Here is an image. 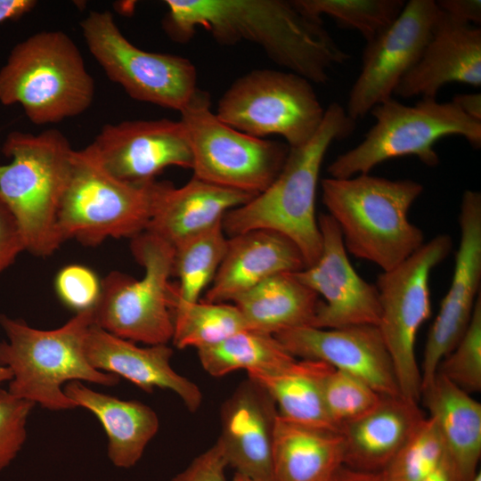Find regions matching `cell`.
<instances>
[{"instance_id": "obj_1", "label": "cell", "mask_w": 481, "mask_h": 481, "mask_svg": "<svg viewBox=\"0 0 481 481\" xmlns=\"http://www.w3.org/2000/svg\"><path fill=\"white\" fill-rule=\"evenodd\" d=\"M163 29L174 41H189L204 29L220 44L247 41L276 64L311 83L324 84L328 70L350 59L322 20L285 0H166Z\"/></svg>"}, {"instance_id": "obj_2", "label": "cell", "mask_w": 481, "mask_h": 481, "mask_svg": "<svg viewBox=\"0 0 481 481\" xmlns=\"http://www.w3.org/2000/svg\"><path fill=\"white\" fill-rule=\"evenodd\" d=\"M355 126L356 121L339 103H330L314 136L298 147H289L281 171L269 187L224 216L222 227L225 235L229 238L252 230L273 231L298 246L306 267L315 264L322 252L315 216L321 167L330 144L350 135Z\"/></svg>"}, {"instance_id": "obj_3", "label": "cell", "mask_w": 481, "mask_h": 481, "mask_svg": "<svg viewBox=\"0 0 481 481\" xmlns=\"http://www.w3.org/2000/svg\"><path fill=\"white\" fill-rule=\"evenodd\" d=\"M322 200L338 224L346 251L383 272L399 265L425 242L408 213L423 192L411 179L361 174L321 181Z\"/></svg>"}, {"instance_id": "obj_4", "label": "cell", "mask_w": 481, "mask_h": 481, "mask_svg": "<svg viewBox=\"0 0 481 481\" xmlns=\"http://www.w3.org/2000/svg\"><path fill=\"white\" fill-rule=\"evenodd\" d=\"M94 322V308L77 313L64 325L47 330L0 314V326L7 338L0 342V364L12 373L7 390L45 409L63 411L77 407L63 392L68 382L117 385L118 376L94 369L86 360L85 339Z\"/></svg>"}, {"instance_id": "obj_5", "label": "cell", "mask_w": 481, "mask_h": 481, "mask_svg": "<svg viewBox=\"0 0 481 481\" xmlns=\"http://www.w3.org/2000/svg\"><path fill=\"white\" fill-rule=\"evenodd\" d=\"M94 93L77 45L61 30L39 31L20 41L0 69V102L20 104L37 126L80 115Z\"/></svg>"}, {"instance_id": "obj_6", "label": "cell", "mask_w": 481, "mask_h": 481, "mask_svg": "<svg viewBox=\"0 0 481 481\" xmlns=\"http://www.w3.org/2000/svg\"><path fill=\"white\" fill-rule=\"evenodd\" d=\"M2 151L11 162L0 164V194L20 227L26 250L52 255L62 244L57 218L74 150L61 131L50 128L37 135L12 131Z\"/></svg>"}, {"instance_id": "obj_7", "label": "cell", "mask_w": 481, "mask_h": 481, "mask_svg": "<svg viewBox=\"0 0 481 481\" xmlns=\"http://www.w3.org/2000/svg\"><path fill=\"white\" fill-rule=\"evenodd\" d=\"M164 184L122 181L100 164L88 146L74 150L57 218L60 240L97 246L108 238L133 239L146 231Z\"/></svg>"}, {"instance_id": "obj_8", "label": "cell", "mask_w": 481, "mask_h": 481, "mask_svg": "<svg viewBox=\"0 0 481 481\" xmlns=\"http://www.w3.org/2000/svg\"><path fill=\"white\" fill-rule=\"evenodd\" d=\"M370 113L375 124L361 143L329 165L330 177L369 174L377 165L404 156H416L426 166L436 167L439 157L435 143L448 135L462 136L475 149L481 146V121L467 116L452 101L421 98L408 106L391 97Z\"/></svg>"}, {"instance_id": "obj_9", "label": "cell", "mask_w": 481, "mask_h": 481, "mask_svg": "<svg viewBox=\"0 0 481 481\" xmlns=\"http://www.w3.org/2000/svg\"><path fill=\"white\" fill-rule=\"evenodd\" d=\"M131 249L143 267L137 280L114 271L102 281L94 321L106 331L147 345L167 344L174 332L171 308L174 247L143 232L134 237Z\"/></svg>"}, {"instance_id": "obj_10", "label": "cell", "mask_w": 481, "mask_h": 481, "mask_svg": "<svg viewBox=\"0 0 481 481\" xmlns=\"http://www.w3.org/2000/svg\"><path fill=\"white\" fill-rule=\"evenodd\" d=\"M192 154L193 177L257 195L275 180L287 159V143L257 138L224 123L210 109V96L195 92L180 111Z\"/></svg>"}, {"instance_id": "obj_11", "label": "cell", "mask_w": 481, "mask_h": 481, "mask_svg": "<svg viewBox=\"0 0 481 481\" xmlns=\"http://www.w3.org/2000/svg\"><path fill=\"white\" fill-rule=\"evenodd\" d=\"M216 115L249 135H277L290 147L309 141L320 127L325 110L312 83L293 72L254 69L224 93Z\"/></svg>"}, {"instance_id": "obj_12", "label": "cell", "mask_w": 481, "mask_h": 481, "mask_svg": "<svg viewBox=\"0 0 481 481\" xmlns=\"http://www.w3.org/2000/svg\"><path fill=\"white\" fill-rule=\"evenodd\" d=\"M452 247V238L438 234L375 283L380 315L378 328L391 356L401 395L419 403L421 373L415 355L417 333L431 314L429 277Z\"/></svg>"}, {"instance_id": "obj_13", "label": "cell", "mask_w": 481, "mask_h": 481, "mask_svg": "<svg viewBox=\"0 0 481 481\" xmlns=\"http://www.w3.org/2000/svg\"><path fill=\"white\" fill-rule=\"evenodd\" d=\"M80 27L106 76L133 99L180 112L198 90L197 70L190 60L135 46L109 11L90 12Z\"/></svg>"}, {"instance_id": "obj_14", "label": "cell", "mask_w": 481, "mask_h": 481, "mask_svg": "<svg viewBox=\"0 0 481 481\" xmlns=\"http://www.w3.org/2000/svg\"><path fill=\"white\" fill-rule=\"evenodd\" d=\"M439 8L433 0H410L397 18L371 41L363 53L362 68L346 104L356 121L392 97L402 77L419 60Z\"/></svg>"}, {"instance_id": "obj_15", "label": "cell", "mask_w": 481, "mask_h": 481, "mask_svg": "<svg viewBox=\"0 0 481 481\" xmlns=\"http://www.w3.org/2000/svg\"><path fill=\"white\" fill-rule=\"evenodd\" d=\"M461 239L448 291L427 337L421 388L432 380L440 362L455 347L470 322L481 284V193L466 190L461 197Z\"/></svg>"}, {"instance_id": "obj_16", "label": "cell", "mask_w": 481, "mask_h": 481, "mask_svg": "<svg viewBox=\"0 0 481 481\" xmlns=\"http://www.w3.org/2000/svg\"><path fill=\"white\" fill-rule=\"evenodd\" d=\"M88 148L110 175L133 183L152 182L169 167H192L190 143L180 120L106 124Z\"/></svg>"}, {"instance_id": "obj_17", "label": "cell", "mask_w": 481, "mask_h": 481, "mask_svg": "<svg viewBox=\"0 0 481 481\" xmlns=\"http://www.w3.org/2000/svg\"><path fill=\"white\" fill-rule=\"evenodd\" d=\"M317 221L322 235L320 257L313 265L293 273L299 281L323 298L311 327L378 326L380 306L375 284L363 280L354 269L333 218L321 214Z\"/></svg>"}, {"instance_id": "obj_18", "label": "cell", "mask_w": 481, "mask_h": 481, "mask_svg": "<svg viewBox=\"0 0 481 481\" xmlns=\"http://www.w3.org/2000/svg\"><path fill=\"white\" fill-rule=\"evenodd\" d=\"M274 336L295 358L326 363L361 379L382 395H401L391 356L377 325L306 326Z\"/></svg>"}, {"instance_id": "obj_19", "label": "cell", "mask_w": 481, "mask_h": 481, "mask_svg": "<svg viewBox=\"0 0 481 481\" xmlns=\"http://www.w3.org/2000/svg\"><path fill=\"white\" fill-rule=\"evenodd\" d=\"M278 415L273 397L249 377L223 403L217 442L235 473L255 481H273V445Z\"/></svg>"}, {"instance_id": "obj_20", "label": "cell", "mask_w": 481, "mask_h": 481, "mask_svg": "<svg viewBox=\"0 0 481 481\" xmlns=\"http://www.w3.org/2000/svg\"><path fill=\"white\" fill-rule=\"evenodd\" d=\"M452 82L481 86V29L460 23L439 9L419 60L394 94L404 99L436 98L440 88Z\"/></svg>"}, {"instance_id": "obj_21", "label": "cell", "mask_w": 481, "mask_h": 481, "mask_svg": "<svg viewBox=\"0 0 481 481\" xmlns=\"http://www.w3.org/2000/svg\"><path fill=\"white\" fill-rule=\"evenodd\" d=\"M84 351L97 371L122 377L147 393L156 388L172 391L192 412L201 404L200 387L171 366L173 350L167 344L138 346L94 322L86 336Z\"/></svg>"}, {"instance_id": "obj_22", "label": "cell", "mask_w": 481, "mask_h": 481, "mask_svg": "<svg viewBox=\"0 0 481 481\" xmlns=\"http://www.w3.org/2000/svg\"><path fill=\"white\" fill-rule=\"evenodd\" d=\"M306 268L298 246L269 230H252L228 238L224 257L206 293V302H232L265 280Z\"/></svg>"}, {"instance_id": "obj_23", "label": "cell", "mask_w": 481, "mask_h": 481, "mask_svg": "<svg viewBox=\"0 0 481 481\" xmlns=\"http://www.w3.org/2000/svg\"><path fill=\"white\" fill-rule=\"evenodd\" d=\"M424 418L419 403L401 395H383L373 409L340 428L344 466L381 472Z\"/></svg>"}, {"instance_id": "obj_24", "label": "cell", "mask_w": 481, "mask_h": 481, "mask_svg": "<svg viewBox=\"0 0 481 481\" xmlns=\"http://www.w3.org/2000/svg\"><path fill=\"white\" fill-rule=\"evenodd\" d=\"M254 196L193 176L178 188L165 182L145 232L175 247L193 235L222 224L229 211L247 203Z\"/></svg>"}, {"instance_id": "obj_25", "label": "cell", "mask_w": 481, "mask_h": 481, "mask_svg": "<svg viewBox=\"0 0 481 481\" xmlns=\"http://www.w3.org/2000/svg\"><path fill=\"white\" fill-rule=\"evenodd\" d=\"M63 392L102 423L108 436V457L115 467L129 469L140 461L159 428L152 408L137 400H123L94 391L81 381L68 382Z\"/></svg>"}, {"instance_id": "obj_26", "label": "cell", "mask_w": 481, "mask_h": 481, "mask_svg": "<svg viewBox=\"0 0 481 481\" xmlns=\"http://www.w3.org/2000/svg\"><path fill=\"white\" fill-rule=\"evenodd\" d=\"M420 399L461 481H471L481 456V404L439 372L422 387Z\"/></svg>"}, {"instance_id": "obj_27", "label": "cell", "mask_w": 481, "mask_h": 481, "mask_svg": "<svg viewBox=\"0 0 481 481\" xmlns=\"http://www.w3.org/2000/svg\"><path fill=\"white\" fill-rule=\"evenodd\" d=\"M343 465L340 431L295 423L278 415L273 445V481H330Z\"/></svg>"}, {"instance_id": "obj_28", "label": "cell", "mask_w": 481, "mask_h": 481, "mask_svg": "<svg viewBox=\"0 0 481 481\" xmlns=\"http://www.w3.org/2000/svg\"><path fill=\"white\" fill-rule=\"evenodd\" d=\"M320 302L293 273L273 275L232 301L251 330L273 335L312 326Z\"/></svg>"}, {"instance_id": "obj_29", "label": "cell", "mask_w": 481, "mask_h": 481, "mask_svg": "<svg viewBox=\"0 0 481 481\" xmlns=\"http://www.w3.org/2000/svg\"><path fill=\"white\" fill-rule=\"evenodd\" d=\"M330 365L296 359L271 372H249L274 400L279 415L289 421L339 431L331 422L323 401V379Z\"/></svg>"}, {"instance_id": "obj_30", "label": "cell", "mask_w": 481, "mask_h": 481, "mask_svg": "<svg viewBox=\"0 0 481 481\" xmlns=\"http://www.w3.org/2000/svg\"><path fill=\"white\" fill-rule=\"evenodd\" d=\"M200 363L209 375L222 377L230 372H271L287 367L297 358L274 335L244 330L226 339L197 349Z\"/></svg>"}, {"instance_id": "obj_31", "label": "cell", "mask_w": 481, "mask_h": 481, "mask_svg": "<svg viewBox=\"0 0 481 481\" xmlns=\"http://www.w3.org/2000/svg\"><path fill=\"white\" fill-rule=\"evenodd\" d=\"M173 344L179 349L216 345L244 330H251L233 304L193 302L172 298Z\"/></svg>"}, {"instance_id": "obj_32", "label": "cell", "mask_w": 481, "mask_h": 481, "mask_svg": "<svg viewBox=\"0 0 481 481\" xmlns=\"http://www.w3.org/2000/svg\"><path fill=\"white\" fill-rule=\"evenodd\" d=\"M228 237L222 224L193 235L174 247L173 297L186 303L197 302L212 283L224 257Z\"/></svg>"}, {"instance_id": "obj_33", "label": "cell", "mask_w": 481, "mask_h": 481, "mask_svg": "<svg viewBox=\"0 0 481 481\" xmlns=\"http://www.w3.org/2000/svg\"><path fill=\"white\" fill-rule=\"evenodd\" d=\"M303 14L318 20L331 17L341 28L358 30L366 42L388 27L400 14L404 0H291Z\"/></svg>"}, {"instance_id": "obj_34", "label": "cell", "mask_w": 481, "mask_h": 481, "mask_svg": "<svg viewBox=\"0 0 481 481\" xmlns=\"http://www.w3.org/2000/svg\"><path fill=\"white\" fill-rule=\"evenodd\" d=\"M447 454L436 422L425 417L380 474L384 481H421L441 464Z\"/></svg>"}, {"instance_id": "obj_35", "label": "cell", "mask_w": 481, "mask_h": 481, "mask_svg": "<svg viewBox=\"0 0 481 481\" xmlns=\"http://www.w3.org/2000/svg\"><path fill=\"white\" fill-rule=\"evenodd\" d=\"M322 393L329 418L338 430L373 409L383 396L361 379L332 366L324 377Z\"/></svg>"}, {"instance_id": "obj_36", "label": "cell", "mask_w": 481, "mask_h": 481, "mask_svg": "<svg viewBox=\"0 0 481 481\" xmlns=\"http://www.w3.org/2000/svg\"><path fill=\"white\" fill-rule=\"evenodd\" d=\"M465 392L481 390V297L462 338L440 362L437 371Z\"/></svg>"}, {"instance_id": "obj_37", "label": "cell", "mask_w": 481, "mask_h": 481, "mask_svg": "<svg viewBox=\"0 0 481 481\" xmlns=\"http://www.w3.org/2000/svg\"><path fill=\"white\" fill-rule=\"evenodd\" d=\"M36 404L0 387V472L17 457L27 439V423Z\"/></svg>"}, {"instance_id": "obj_38", "label": "cell", "mask_w": 481, "mask_h": 481, "mask_svg": "<svg viewBox=\"0 0 481 481\" xmlns=\"http://www.w3.org/2000/svg\"><path fill=\"white\" fill-rule=\"evenodd\" d=\"M55 289L60 299L77 313L93 309L99 302L102 281L90 268L69 265L55 278Z\"/></svg>"}, {"instance_id": "obj_39", "label": "cell", "mask_w": 481, "mask_h": 481, "mask_svg": "<svg viewBox=\"0 0 481 481\" xmlns=\"http://www.w3.org/2000/svg\"><path fill=\"white\" fill-rule=\"evenodd\" d=\"M228 467L221 445L216 441L212 446L195 457L192 462L171 481H226Z\"/></svg>"}, {"instance_id": "obj_40", "label": "cell", "mask_w": 481, "mask_h": 481, "mask_svg": "<svg viewBox=\"0 0 481 481\" xmlns=\"http://www.w3.org/2000/svg\"><path fill=\"white\" fill-rule=\"evenodd\" d=\"M23 250H26V244L20 227L0 194V273L8 268Z\"/></svg>"}, {"instance_id": "obj_41", "label": "cell", "mask_w": 481, "mask_h": 481, "mask_svg": "<svg viewBox=\"0 0 481 481\" xmlns=\"http://www.w3.org/2000/svg\"><path fill=\"white\" fill-rule=\"evenodd\" d=\"M438 8L456 21L468 25H480V0H440Z\"/></svg>"}, {"instance_id": "obj_42", "label": "cell", "mask_w": 481, "mask_h": 481, "mask_svg": "<svg viewBox=\"0 0 481 481\" xmlns=\"http://www.w3.org/2000/svg\"><path fill=\"white\" fill-rule=\"evenodd\" d=\"M37 4L34 0H0V23L16 20L31 12Z\"/></svg>"}, {"instance_id": "obj_43", "label": "cell", "mask_w": 481, "mask_h": 481, "mask_svg": "<svg viewBox=\"0 0 481 481\" xmlns=\"http://www.w3.org/2000/svg\"><path fill=\"white\" fill-rule=\"evenodd\" d=\"M452 101L467 116L481 121V94L479 93L456 94Z\"/></svg>"}, {"instance_id": "obj_44", "label": "cell", "mask_w": 481, "mask_h": 481, "mask_svg": "<svg viewBox=\"0 0 481 481\" xmlns=\"http://www.w3.org/2000/svg\"><path fill=\"white\" fill-rule=\"evenodd\" d=\"M330 481H384L380 472H364L342 466Z\"/></svg>"}, {"instance_id": "obj_45", "label": "cell", "mask_w": 481, "mask_h": 481, "mask_svg": "<svg viewBox=\"0 0 481 481\" xmlns=\"http://www.w3.org/2000/svg\"><path fill=\"white\" fill-rule=\"evenodd\" d=\"M421 481H461V479L453 462L447 454L441 464Z\"/></svg>"}, {"instance_id": "obj_46", "label": "cell", "mask_w": 481, "mask_h": 481, "mask_svg": "<svg viewBox=\"0 0 481 481\" xmlns=\"http://www.w3.org/2000/svg\"><path fill=\"white\" fill-rule=\"evenodd\" d=\"M12 379V373L9 369L0 364V387L4 382H9Z\"/></svg>"}, {"instance_id": "obj_47", "label": "cell", "mask_w": 481, "mask_h": 481, "mask_svg": "<svg viewBox=\"0 0 481 481\" xmlns=\"http://www.w3.org/2000/svg\"><path fill=\"white\" fill-rule=\"evenodd\" d=\"M232 481H255L249 477H243L240 474L235 473L233 480Z\"/></svg>"}, {"instance_id": "obj_48", "label": "cell", "mask_w": 481, "mask_h": 481, "mask_svg": "<svg viewBox=\"0 0 481 481\" xmlns=\"http://www.w3.org/2000/svg\"><path fill=\"white\" fill-rule=\"evenodd\" d=\"M471 481H481V472L478 471L477 474L475 476V477Z\"/></svg>"}]
</instances>
